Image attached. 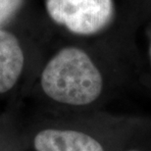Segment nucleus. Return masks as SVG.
I'll list each match as a JSON object with an SVG mask.
<instances>
[{
	"instance_id": "nucleus-1",
	"label": "nucleus",
	"mask_w": 151,
	"mask_h": 151,
	"mask_svg": "<svg viewBox=\"0 0 151 151\" xmlns=\"http://www.w3.org/2000/svg\"><path fill=\"white\" fill-rule=\"evenodd\" d=\"M41 87L48 97L60 103L83 106L101 94L102 76L88 54L77 47H65L45 66Z\"/></svg>"
},
{
	"instance_id": "nucleus-2",
	"label": "nucleus",
	"mask_w": 151,
	"mask_h": 151,
	"mask_svg": "<svg viewBox=\"0 0 151 151\" xmlns=\"http://www.w3.org/2000/svg\"><path fill=\"white\" fill-rule=\"evenodd\" d=\"M46 11L58 25L76 35H90L111 22L113 0H46Z\"/></svg>"
},
{
	"instance_id": "nucleus-3",
	"label": "nucleus",
	"mask_w": 151,
	"mask_h": 151,
	"mask_svg": "<svg viewBox=\"0 0 151 151\" xmlns=\"http://www.w3.org/2000/svg\"><path fill=\"white\" fill-rule=\"evenodd\" d=\"M37 151H104L97 140L76 131L44 129L35 137Z\"/></svg>"
},
{
	"instance_id": "nucleus-4",
	"label": "nucleus",
	"mask_w": 151,
	"mask_h": 151,
	"mask_svg": "<svg viewBox=\"0 0 151 151\" xmlns=\"http://www.w3.org/2000/svg\"><path fill=\"white\" fill-rule=\"evenodd\" d=\"M25 56L18 38L0 29V93L9 91L19 80Z\"/></svg>"
},
{
	"instance_id": "nucleus-5",
	"label": "nucleus",
	"mask_w": 151,
	"mask_h": 151,
	"mask_svg": "<svg viewBox=\"0 0 151 151\" xmlns=\"http://www.w3.org/2000/svg\"><path fill=\"white\" fill-rule=\"evenodd\" d=\"M23 2L24 0H0V27L14 16Z\"/></svg>"
},
{
	"instance_id": "nucleus-6",
	"label": "nucleus",
	"mask_w": 151,
	"mask_h": 151,
	"mask_svg": "<svg viewBox=\"0 0 151 151\" xmlns=\"http://www.w3.org/2000/svg\"><path fill=\"white\" fill-rule=\"evenodd\" d=\"M150 58H151V46H150Z\"/></svg>"
},
{
	"instance_id": "nucleus-7",
	"label": "nucleus",
	"mask_w": 151,
	"mask_h": 151,
	"mask_svg": "<svg viewBox=\"0 0 151 151\" xmlns=\"http://www.w3.org/2000/svg\"><path fill=\"white\" fill-rule=\"evenodd\" d=\"M129 151H138V150H129Z\"/></svg>"
}]
</instances>
